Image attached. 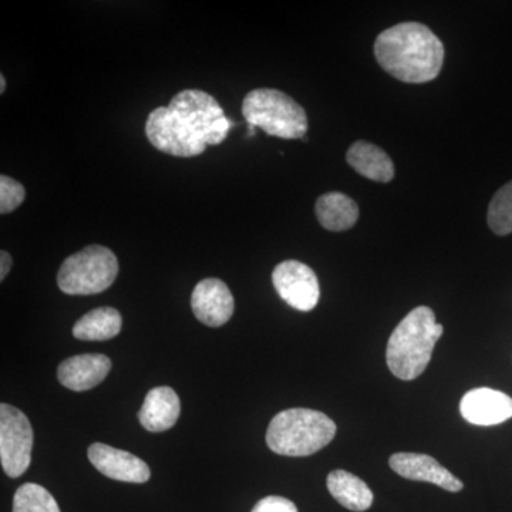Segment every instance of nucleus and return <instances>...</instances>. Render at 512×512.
Segmentation results:
<instances>
[{"label":"nucleus","mask_w":512,"mask_h":512,"mask_svg":"<svg viewBox=\"0 0 512 512\" xmlns=\"http://www.w3.org/2000/svg\"><path fill=\"white\" fill-rule=\"evenodd\" d=\"M242 114L249 126L259 127L268 136L286 138L305 137L308 117L301 104L275 89H256L245 96Z\"/></svg>","instance_id":"39448f33"},{"label":"nucleus","mask_w":512,"mask_h":512,"mask_svg":"<svg viewBox=\"0 0 512 512\" xmlns=\"http://www.w3.org/2000/svg\"><path fill=\"white\" fill-rule=\"evenodd\" d=\"M390 468L407 480L439 485L451 493L463 490L464 484L454 477L436 458L419 453H396L390 457Z\"/></svg>","instance_id":"f8f14e48"},{"label":"nucleus","mask_w":512,"mask_h":512,"mask_svg":"<svg viewBox=\"0 0 512 512\" xmlns=\"http://www.w3.org/2000/svg\"><path fill=\"white\" fill-rule=\"evenodd\" d=\"M119 275V261L111 249L89 245L60 266L57 285L67 295H96L107 291Z\"/></svg>","instance_id":"423d86ee"},{"label":"nucleus","mask_w":512,"mask_h":512,"mask_svg":"<svg viewBox=\"0 0 512 512\" xmlns=\"http://www.w3.org/2000/svg\"><path fill=\"white\" fill-rule=\"evenodd\" d=\"M13 512H60V508L46 488L28 483L16 491Z\"/></svg>","instance_id":"6ab92c4d"},{"label":"nucleus","mask_w":512,"mask_h":512,"mask_svg":"<svg viewBox=\"0 0 512 512\" xmlns=\"http://www.w3.org/2000/svg\"><path fill=\"white\" fill-rule=\"evenodd\" d=\"M328 490L332 497L350 511L369 510L373 504V493L369 485L348 471H332L328 477Z\"/></svg>","instance_id":"f3484780"},{"label":"nucleus","mask_w":512,"mask_h":512,"mask_svg":"<svg viewBox=\"0 0 512 512\" xmlns=\"http://www.w3.org/2000/svg\"><path fill=\"white\" fill-rule=\"evenodd\" d=\"M488 225L494 234L508 235L512 232V181L500 188L490 202Z\"/></svg>","instance_id":"aec40b11"},{"label":"nucleus","mask_w":512,"mask_h":512,"mask_svg":"<svg viewBox=\"0 0 512 512\" xmlns=\"http://www.w3.org/2000/svg\"><path fill=\"white\" fill-rule=\"evenodd\" d=\"M191 308L195 318L204 325L220 328L234 315V296L221 279L207 278L195 286Z\"/></svg>","instance_id":"1a4fd4ad"},{"label":"nucleus","mask_w":512,"mask_h":512,"mask_svg":"<svg viewBox=\"0 0 512 512\" xmlns=\"http://www.w3.org/2000/svg\"><path fill=\"white\" fill-rule=\"evenodd\" d=\"M10 268H12V256H10L9 252H0V281H5Z\"/></svg>","instance_id":"5701e85b"},{"label":"nucleus","mask_w":512,"mask_h":512,"mask_svg":"<svg viewBox=\"0 0 512 512\" xmlns=\"http://www.w3.org/2000/svg\"><path fill=\"white\" fill-rule=\"evenodd\" d=\"M336 434L335 421L311 409H289L276 414L268 431L266 444L276 454L306 457L328 446Z\"/></svg>","instance_id":"20e7f679"},{"label":"nucleus","mask_w":512,"mask_h":512,"mask_svg":"<svg viewBox=\"0 0 512 512\" xmlns=\"http://www.w3.org/2000/svg\"><path fill=\"white\" fill-rule=\"evenodd\" d=\"M461 416L474 426H497L512 417V399L498 390L480 387L464 394Z\"/></svg>","instance_id":"9b49d317"},{"label":"nucleus","mask_w":512,"mask_h":512,"mask_svg":"<svg viewBox=\"0 0 512 512\" xmlns=\"http://www.w3.org/2000/svg\"><path fill=\"white\" fill-rule=\"evenodd\" d=\"M87 456L90 463L111 480L134 484H143L150 480V467L128 451L96 443L89 447Z\"/></svg>","instance_id":"9d476101"},{"label":"nucleus","mask_w":512,"mask_h":512,"mask_svg":"<svg viewBox=\"0 0 512 512\" xmlns=\"http://www.w3.org/2000/svg\"><path fill=\"white\" fill-rule=\"evenodd\" d=\"M111 370V360L104 355L69 357L57 370L59 382L73 392H86L103 382Z\"/></svg>","instance_id":"ddd939ff"},{"label":"nucleus","mask_w":512,"mask_h":512,"mask_svg":"<svg viewBox=\"0 0 512 512\" xmlns=\"http://www.w3.org/2000/svg\"><path fill=\"white\" fill-rule=\"evenodd\" d=\"M33 429L26 414L10 404H0V461L9 477L26 473L32 460Z\"/></svg>","instance_id":"0eeeda50"},{"label":"nucleus","mask_w":512,"mask_h":512,"mask_svg":"<svg viewBox=\"0 0 512 512\" xmlns=\"http://www.w3.org/2000/svg\"><path fill=\"white\" fill-rule=\"evenodd\" d=\"M232 126L211 94L188 89L175 94L167 107L151 111L146 136L161 153L191 158L201 156L208 146L221 144Z\"/></svg>","instance_id":"f257e3e1"},{"label":"nucleus","mask_w":512,"mask_h":512,"mask_svg":"<svg viewBox=\"0 0 512 512\" xmlns=\"http://www.w3.org/2000/svg\"><path fill=\"white\" fill-rule=\"evenodd\" d=\"M443 335V326L429 306L413 309L394 329L387 343L386 360L397 379H417L429 366L434 346Z\"/></svg>","instance_id":"7ed1b4c3"},{"label":"nucleus","mask_w":512,"mask_h":512,"mask_svg":"<svg viewBox=\"0 0 512 512\" xmlns=\"http://www.w3.org/2000/svg\"><path fill=\"white\" fill-rule=\"evenodd\" d=\"M180 399L171 387L160 386L150 390L138 412V420L151 433L173 429L180 417Z\"/></svg>","instance_id":"4468645a"},{"label":"nucleus","mask_w":512,"mask_h":512,"mask_svg":"<svg viewBox=\"0 0 512 512\" xmlns=\"http://www.w3.org/2000/svg\"><path fill=\"white\" fill-rule=\"evenodd\" d=\"M6 90V79L5 74H0V93H5Z\"/></svg>","instance_id":"b1692460"},{"label":"nucleus","mask_w":512,"mask_h":512,"mask_svg":"<svg viewBox=\"0 0 512 512\" xmlns=\"http://www.w3.org/2000/svg\"><path fill=\"white\" fill-rule=\"evenodd\" d=\"M315 212L320 225L333 232L352 228L359 218L356 202L342 192H328L319 197Z\"/></svg>","instance_id":"dca6fc26"},{"label":"nucleus","mask_w":512,"mask_h":512,"mask_svg":"<svg viewBox=\"0 0 512 512\" xmlns=\"http://www.w3.org/2000/svg\"><path fill=\"white\" fill-rule=\"evenodd\" d=\"M349 165L369 180L389 183L394 177V165L390 157L375 144L356 141L346 154Z\"/></svg>","instance_id":"2eb2a0df"},{"label":"nucleus","mask_w":512,"mask_h":512,"mask_svg":"<svg viewBox=\"0 0 512 512\" xmlns=\"http://www.w3.org/2000/svg\"><path fill=\"white\" fill-rule=\"evenodd\" d=\"M120 312L117 309L103 306V308L93 309L82 316L73 326L74 338L87 340V342H103L116 338L121 332Z\"/></svg>","instance_id":"a211bd4d"},{"label":"nucleus","mask_w":512,"mask_h":512,"mask_svg":"<svg viewBox=\"0 0 512 512\" xmlns=\"http://www.w3.org/2000/svg\"><path fill=\"white\" fill-rule=\"evenodd\" d=\"M26 190L19 181L13 180L8 175L0 177V214H9L22 205L25 201Z\"/></svg>","instance_id":"412c9836"},{"label":"nucleus","mask_w":512,"mask_h":512,"mask_svg":"<svg viewBox=\"0 0 512 512\" xmlns=\"http://www.w3.org/2000/svg\"><path fill=\"white\" fill-rule=\"evenodd\" d=\"M375 55L390 76L400 82L421 84L439 76L444 46L427 26L400 23L377 36Z\"/></svg>","instance_id":"f03ea898"},{"label":"nucleus","mask_w":512,"mask_h":512,"mask_svg":"<svg viewBox=\"0 0 512 512\" xmlns=\"http://www.w3.org/2000/svg\"><path fill=\"white\" fill-rule=\"evenodd\" d=\"M276 292L296 311L309 312L320 298L318 276L299 261L281 262L272 272Z\"/></svg>","instance_id":"6e6552de"},{"label":"nucleus","mask_w":512,"mask_h":512,"mask_svg":"<svg viewBox=\"0 0 512 512\" xmlns=\"http://www.w3.org/2000/svg\"><path fill=\"white\" fill-rule=\"evenodd\" d=\"M251 512H298V508L291 500L271 495V497L262 498Z\"/></svg>","instance_id":"4be33fe9"}]
</instances>
